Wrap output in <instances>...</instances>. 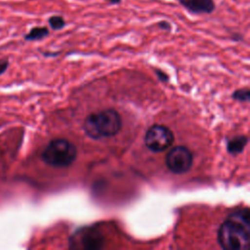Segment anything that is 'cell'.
I'll use <instances>...</instances> for the list:
<instances>
[{
	"mask_svg": "<svg viewBox=\"0 0 250 250\" xmlns=\"http://www.w3.org/2000/svg\"><path fill=\"white\" fill-rule=\"evenodd\" d=\"M250 214L247 208L232 212L218 230V243L226 250H246L249 247Z\"/></svg>",
	"mask_w": 250,
	"mask_h": 250,
	"instance_id": "1",
	"label": "cell"
},
{
	"mask_svg": "<svg viewBox=\"0 0 250 250\" xmlns=\"http://www.w3.org/2000/svg\"><path fill=\"white\" fill-rule=\"evenodd\" d=\"M121 127V116L113 109L91 114L85 118L83 123L86 135L93 140L112 138L119 133Z\"/></svg>",
	"mask_w": 250,
	"mask_h": 250,
	"instance_id": "2",
	"label": "cell"
},
{
	"mask_svg": "<svg viewBox=\"0 0 250 250\" xmlns=\"http://www.w3.org/2000/svg\"><path fill=\"white\" fill-rule=\"evenodd\" d=\"M77 157L75 144L66 139L52 140L41 154L42 160L53 167L66 168L71 166Z\"/></svg>",
	"mask_w": 250,
	"mask_h": 250,
	"instance_id": "3",
	"label": "cell"
},
{
	"mask_svg": "<svg viewBox=\"0 0 250 250\" xmlns=\"http://www.w3.org/2000/svg\"><path fill=\"white\" fill-rule=\"evenodd\" d=\"M174 142L173 132L164 125L154 124L149 128L145 136V144L153 153H162Z\"/></svg>",
	"mask_w": 250,
	"mask_h": 250,
	"instance_id": "4",
	"label": "cell"
},
{
	"mask_svg": "<svg viewBox=\"0 0 250 250\" xmlns=\"http://www.w3.org/2000/svg\"><path fill=\"white\" fill-rule=\"evenodd\" d=\"M193 162L192 152L184 146L174 147L167 154L165 164L167 168L174 174L187 173Z\"/></svg>",
	"mask_w": 250,
	"mask_h": 250,
	"instance_id": "5",
	"label": "cell"
},
{
	"mask_svg": "<svg viewBox=\"0 0 250 250\" xmlns=\"http://www.w3.org/2000/svg\"><path fill=\"white\" fill-rule=\"evenodd\" d=\"M181 6L192 14H212L216 9L214 0H178Z\"/></svg>",
	"mask_w": 250,
	"mask_h": 250,
	"instance_id": "6",
	"label": "cell"
},
{
	"mask_svg": "<svg viewBox=\"0 0 250 250\" xmlns=\"http://www.w3.org/2000/svg\"><path fill=\"white\" fill-rule=\"evenodd\" d=\"M81 245L85 249H98L103 246L104 240L96 230H86L81 236Z\"/></svg>",
	"mask_w": 250,
	"mask_h": 250,
	"instance_id": "7",
	"label": "cell"
},
{
	"mask_svg": "<svg viewBox=\"0 0 250 250\" xmlns=\"http://www.w3.org/2000/svg\"><path fill=\"white\" fill-rule=\"evenodd\" d=\"M247 142H248V138L246 136H243V135L242 136H236V137H234V138H232L231 140L229 141L228 146H227V150L231 154L236 155L244 150Z\"/></svg>",
	"mask_w": 250,
	"mask_h": 250,
	"instance_id": "8",
	"label": "cell"
},
{
	"mask_svg": "<svg viewBox=\"0 0 250 250\" xmlns=\"http://www.w3.org/2000/svg\"><path fill=\"white\" fill-rule=\"evenodd\" d=\"M49 36V30L46 27H35L29 34L25 36V39L28 41L41 40Z\"/></svg>",
	"mask_w": 250,
	"mask_h": 250,
	"instance_id": "9",
	"label": "cell"
},
{
	"mask_svg": "<svg viewBox=\"0 0 250 250\" xmlns=\"http://www.w3.org/2000/svg\"><path fill=\"white\" fill-rule=\"evenodd\" d=\"M48 24L50 26V28L53 30V31H61L63 30L67 23H66V20L64 19V17L62 16H59V15H54V16H51L49 19H48Z\"/></svg>",
	"mask_w": 250,
	"mask_h": 250,
	"instance_id": "10",
	"label": "cell"
},
{
	"mask_svg": "<svg viewBox=\"0 0 250 250\" xmlns=\"http://www.w3.org/2000/svg\"><path fill=\"white\" fill-rule=\"evenodd\" d=\"M232 98L239 101V102H248L250 98V92L247 88L245 89H239L233 92Z\"/></svg>",
	"mask_w": 250,
	"mask_h": 250,
	"instance_id": "11",
	"label": "cell"
},
{
	"mask_svg": "<svg viewBox=\"0 0 250 250\" xmlns=\"http://www.w3.org/2000/svg\"><path fill=\"white\" fill-rule=\"evenodd\" d=\"M9 67V61L7 59H0V76H2Z\"/></svg>",
	"mask_w": 250,
	"mask_h": 250,
	"instance_id": "12",
	"label": "cell"
},
{
	"mask_svg": "<svg viewBox=\"0 0 250 250\" xmlns=\"http://www.w3.org/2000/svg\"><path fill=\"white\" fill-rule=\"evenodd\" d=\"M157 27L162 30V31H166V32H170L171 31V25L167 22V21H160L157 23Z\"/></svg>",
	"mask_w": 250,
	"mask_h": 250,
	"instance_id": "13",
	"label": "cell"
},
{
	"mask_svg": "<svg viewBox=\"0 0 250 250\" xmlns=\"http://www.w3.org/2000/svg\"><path fill=\"white\" fill-rule=\"evenodd\" d=\"M105 1L109 2L112 5H118L122 2V0H105Z\"/></svg>",
	"mask_w": 250,
	"mask_h": 250,
	"instance_id": "14",
	"label": "cell"
}]
</instances>
